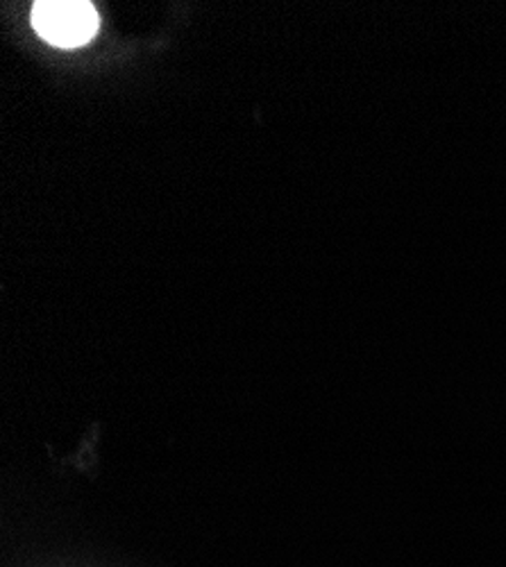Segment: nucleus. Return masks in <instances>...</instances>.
Masks as SVG:
<instances>
[{
    "label": "nucleus",
    "instance_id": "nucleus-1",
    "mask_svg": "<svg viewBox=\"0 0 506 567\" xmlns=\"http://www.w3.org/2000/svg\"><path fill=\"white\" fill-rule=\"evenodd\" d=\"M101 19L96 8L82 0H41L32 8V28L60 49H78L94 39Z\"/></svg>",
    "mask_w": 506,
    "mask_h": 567
}]
</instances>
